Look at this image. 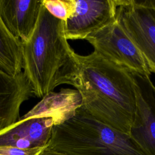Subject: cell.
<instances>
[{
    "mask_svg": "<svg viewBox=\"0 0 155 155\" xmlns=\"http://www.w3.org/2000/svg\"><path fill=\"white\" fill-rule=\"evenodd\" d=\"M22 43V69L33 96L44 98L62 84L74 86L79 74L77 53L68 42L64 21L43 6L31 38Z\"/></svg>",
    "mask_w": 155,
    "mask_h": 155,
    "instance_id": "cell-2",
    "label": "cell"
},
{
    "mask_svg": "<svg viewBox=\"0 0 155 155\" xmlns=\"http://www.w3.org/2000/svg\"><path fill=\"white\" fill-rule=\"evenodd\" d=\"M39 155H66V154L54 152V151L47 150L45 148H43L41 150V153H39Z\"/></svg>",
    "mask_w": 155,
    "mask_h": 155,
    "instance_id": "cell-14",
    "label": "cell"
},
{
    "mask_svg": "<svg viewBox=\"0 0 155 155\" xmlns=\"http://www.w3.org/2000/svg\"><path fill=\"white\" fill-rule=\"evenodd\" d=\"M85 40L94 51L131 73L150 76V71L140 53L116 19L88 36Z\"/></svg>",
    "mask_w": 155,
    "mask_h": 155,
    "instance_id": "cell-5",
    "label": "cell"
},
{
    "mask_svg": "<svg viewBox=\"0 0 155 155\" xmlns=\"http://www.w3.org/2000/svg\"><path fill=\"white\" fill-rule=\"evenodd\" d=\"M131 75L136 104L129 135L147 154L155 155V86L150 76Z\"/></svg>",
    "mask_w": 155,
    "mask_h": 155,
    "instance_id": "cell-6",
    "label": "cell"
},
{
    "mask_svg": "<svg viewBox=\"0 0 155 155\" xmlns=\"http://www.w3.org/2000/svg\"><path fill=\"white\" fill-rule=\"evenodd\" d=\"M116 19L155 74V8L140 0H116Z\"/></svg>",
    "mask_w": 155,
    "mask_h": 155,
    "instance_id": "cell-4",
    "label": "cell"
},
{
    "mask_svg": "<svg viewBox=\"0 0 155 155\" xmlns=\"http://www.w3.org/2000/svg\"><path fill=\"white\" fill-rule=\"evenodd\" d=\"M41 7L42 0H0V18L8 31L25 42L34 32Z\"/></svg>",
    "mask_w": 155,
    "mask_h": 155,
    "instance_id": "cell-9",
    "label": "cell"
},
{
    "mask_svg": "<svg viewBox=\"0 0 155 155\" xmlns=\"http://www.w3.org/2000/svg\"><path fill=\"white\" fill-rule=\"evenodd\" d=\"M42 4L52 16L64 21L73 12L74 0H42Z\"/></svg>",
    "mask_w": 155,
    "mask_h": 155,
    "instance_id": "cell-12",
    "label": "cell"
},
{
    "mask_svg": "<svg viewBox=\"0 0 155 155\" xmlns=\"http://www.w3.org/2000/svg\"><path fill=\"white\" fill-rule=\"evenodd\" d=\"M33 96L23 71L12 76L0 70V131L18 121L21 105Z\"/></svg>",
    "mask_w": 155,
    "mask_h": 155,
    "instance_id": "cell-10",
    "label": "cell"
},
{
    "mask_svg": "<svg viewBox=\"0 0 155 155\" xmlns=\"http://www.w3.org/2000/svg\"><path fill=\"white\" fill-rule=\"evenodd\" d=\"M0 70L12 76L22 72V43L8 31L1 18Z\"/></svg>",
    "mask_w": 155,
    "mask_h": 155,
    "instance_id": "cell-11",
    "label": "cell"
},
{
    "mask_svg": "<svg viewBox=\"0 0 155 155\" xmlns=\"http://www.w3.org/2000/svg\"><path fill=\"white\" fill-rule=\"evenodd\" d=\"M79 74L74 87L82 107L100 122L129 134L135 110L131 73L96 51L77 54Z\"/></svg>",
    "mask_w": 155,
    "mask_h": 155,
    "instance_id": "cell-1",
    "label": "cell"
},
{
    "mask_svg": "<svg viewBox=\"0 0 155 155\" xmlns=\"http://www.w3.org/2000/svg\"><path fill=\"white\" fill-rule=\"evenodd\" d=\"M42 149H22L10 146H0V155H39Z\"/></svg>",
    "mask_w": 155,
    "mask_h": 155,
    "instance_id": "cell-13",
    "label": "cell"
},
{
    "mask_svg": "<svg viewBox=\"0 0 155 155\" xmlns=\"http://www.w3.org/2000/svg\"><path fill=\"white\" fill-rule=\"evenodd\" d=\"M44 148L66 155H149L129 134L97 120L82 106L53 125Z\"/></svg>",
    "mask_w": 155,
    "mask_h": 155,
    "instance_id": "cell-3",
    "label": "cell"
},
{
    "mask_svg": "<svg viewBox=\"0 0 155 155\" xmlns=\"http://www.w3.org/2000/svg\"><path fill=\"white\" fill-rule=\"evenodd\" d=\"M143 1L145 4L155 8V0H144Z\"/></svg>",
    "mask_w": 155,
    "mask_h": 155,
    "instance_id": "cell-15",
    "label": "cell"
},
{
    "mask_svg": "<svg viewBox=\"0 0 155 155\" xmlns=\"http://www.w3.org/2000/svg\"><path fill=\"white\" fill-rule=\"evenodd\" d=\"M58 123L50 115L27 113L0 131V146L43 149L50 139L53 125Z\"/></svg>",
    "mask_w": 155,
    "mask_h": 155,
    "instance_id": "cell-8",
    "label": "cell"
},
{
    "mask_svg": "<svg viewBox=\"0 0 155 155\" xmlns=\"http://www.w3.org/2000/svg\"><path fill=\"white\" fill-rule=\"evenodd\" d=\"M116 7V0H74L73 12L64 21L67 39H85L114 21Z\"/></svg>",
    "mask_w": 155,
    "mask_h": 155,
    "instance_id": "cell-7",
    "label": "cell"
}]
</instances>
